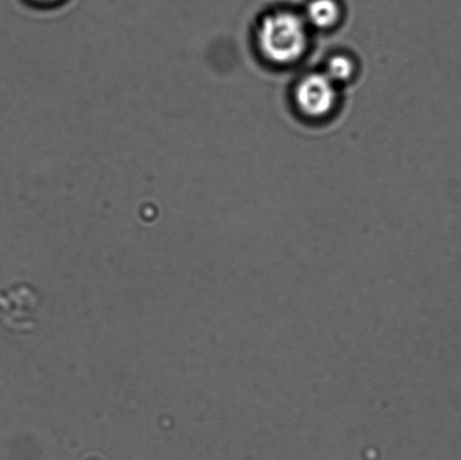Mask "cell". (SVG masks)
I'll return each mask as SVG.
<instances>
[{
	"instance_id": "4",
	"label": "cell",
	"mask_w": 461,
	"mask_h": 460,
	"mask_svg": "<svg viewBox=\"0 0 461 460\" xmlns=\"http://www.w3.org/2000/svg\"><path fill=\"white\" fill-rule=\"evenodd\" d=\"M324 74L337 86L349 83L356 74V63L347 54H334L329 59Z\"/></svg>"
},
{
	"instance_id": "1",
	"label": "cell",
	"mask_w": 461,
	"mask_h": 460,
	"mask_svg": "<svg viewBox=\"0 0 461 460\" xmlns=\"http://www.w3.org/2000/svg\"><path fill=\"white\" fill-rule=\"evenodd\" d=\"M262 57L275 66H292L305 56L310 45V26L304 16L282 9L268 14L257 30Z\"/></svg>"
},
{
	"instance_id": "5",
	"label": "cell",
	"mask_w": 461,
	"mask_h": 460,
	"mask_svg": "<svg viewBox=\"0 0 461 460\" xmlns=\"http://www.w3.org/2000/svg\"><path fill=\"white\" fill-rule=\"evenodd\" d=\"M29 2L38 5V6H52V5L60 3L62 0H29Z\"/></svg>"
},
{
	"instance_id": "2",
	"label": "cell",
	"mask_w": 461,
	"mask_h": 460,
	"mask_svg": "<svg viewBox=\"0 0 461 460\" xmlns=\"http://www.w3.org/2000/svg\"><path fill=\"white\" fill-rule=\"evenodd\" d=\"M338 87L324 72H313L303 77L294 90L297 110L307 119L328 117L337 106Z\"/></svg>"
},
{
	"instance_id": "3",
	"label": "cell",
	"mask_w": 461,
	"mask_h": 460,
	"mask_svg": "<svg viewBox=\"0 0 461 460\" xmlns=\"http://www.w3.org/2000/svg\"><path fill=\"white\" fill-rule=\"evenodd\" d=\"M303 16L307 25L316 30L333 29L341 21V3L339 0H310Z\"/></svg>"
}]
</instances>
